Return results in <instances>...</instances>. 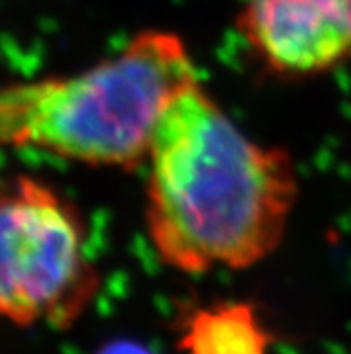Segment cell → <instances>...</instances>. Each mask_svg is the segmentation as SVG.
Listing matches in <instances>:
<instances>
[{"mask_svg":"<svg viewBox=\"0 0 351 354\" xmlns=\"http://www.w3.org/2000/svg\"><path fill=\"white\" fill-rule=\"evenodd\" d=\"M146 162L147 234L165 265L249 268L283 241L299 189L294 160L249 139L199 80L165 106Z\"/></svg>","mask_w":351,"mask_h":354,"instance_id":"obj_1","label":"cell"},{"mask_svg":"<svg viewBox=\"0 0 351 354\" xmlns=\"http://www.w3.org/2000/svg\"><path fill=\"white\" fill-rule=\"evenodd\" d=\"M239 31L274 76L328 74L351 59V0H245Z\"/></svg>","mask_w":351,"mask_h":354,"instance_id":"obj_4","label":"cell"},{"mask_svg":"<svg viewBox=\"0 0 351 354\" xmlns=\"http://www.w3.org/2000/svg\"><path fill=\"white\" fill-rule=\"evenodd\" d=\"M271 335L245 302H224L197 311L183 335L187 354H265Z\"/></svg>","mask_w":351,"mask_h":354,"instance_id":"obj_5","label":"cell"},{"mask_svg":"<svg viewBox=\"0 0 351 354\" xmlns=\"http://www.w3.org/2000/svg\"><path fill=\"white\" fill-rule=\"evenodd\" d=\"M196 80L181 36L138 32L115 56L83 72L2 86L0 146L131 169L147 160L165 106Z\"/></svg>","mask_w":351,"mask_h":354,"instance_id":"obj_2","label":"cell"},{"mask_svg":"<svg viewBox=\"0 0 351 354\" xmlns=\"http://www.w3.org/2000/svg\"><path fill=\"white\" fill-rule=\"evenodd\" d=\"M95 354H152L146 346L133 340H115L103 346Z\"/></svg>","mask_w":351,"mask_h":354,"instance_id":"obj_6","label":"cell"},{"mask_svg":"<svg viewBox=\"0 0 351 354\" xmlns=\"http://www.w3.org/2000/svg\"><path fill=\"white\" fill-rule=\"evenodd\" d=\"M99 286L77 207L31 176L0 184V320L67 329Z\"/></svg>","mask_w":351,"mask_h":354,"instance_id":"obj_3","label":"cell"}]
</instances>
